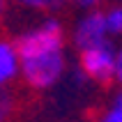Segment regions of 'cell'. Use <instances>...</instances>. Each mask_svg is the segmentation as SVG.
Returning <instances> with one entry per match:
<instances>
[{"label":"cell","instance_id":"1","mask_svg":"<svg viewBox=\"0 0 122 122\" xmlns=\"http://www.w3.org/2000/svg\"><path fill=\"white\" fill-rule=\"evenodd\" d=\"M21 78L32 90H51L67 74L65 28L55 14H48L16 39Z\"/></svg>","mask_w":122,"mask_h":122},{"label":"cell","instance_id":"2","mask_svg":"<svg viewBox=\"0 0 122 122\" xmlns=\"http://www.w3.org/2000/svg\"><path fill=\"white\" fill-rule=\"evenodd\" d=\"M113 60H115V46L111 41H104V44H97V46L81 51L78 69L90 81L108 83L113 81Z\"/></svg>","mask_w":122,"mask_h":122},{"label":"cell","instance_id":"3","mask_svg":"<svg viewBox=\"0 0 122 122\" xmlns=\"http://www.w3.org/2000/svg\"><path fill=\"white\" fill-rule=\"evenodd\" d=\"M104 41H108V30H106L104 12L99 7L97 9H85L76 19L74 28H71V44L78 51H85V48L104 44Z\"/></svg>","mask_w":122,"mask_h":122},{"label":"cell","instance_id":"4","mask_svg":"<svg viewBox=\"0 0 122 122\" xmlns=\"http://www.w3.org/2000/svg\"><path fill=\"white\" fill-rule=\"evenodd\" d=\"M19 76H21V65H19L16 41L0 39V90L12 85Z\"/></svg>","mask_w":122,"mask_h":122},{"label":"cell","instance_id":"5","mask_svg":"<svg viewBox=\"0 0 122 122\" xmlns=\"http://www.w3.org/2000/svg\"><path fill=\"white\" fill-rule=\"evenodd\" d=\"M104 21H106L108 37H122V2L111 5L104 12Z\"/></svg>","mask_w":122,"mask_h":122},{"label":"cell","instance_id":"6","mask_svg":"<svg viewBox=\"0 0 122 122\" xmlns=\"http://www.w3.org/2000/svg\"><path fill=\"white\" fill-rule=\"evenodd\" d=\"M12 2L28 12H58L65 0H12Z\"/></svg>","mask_w":122,"mask_h":122},{"label":"cell","instance_id":"7","mask_svg":"<svg viewBox=\"0 0 122 122\" xmlns=\"http://www.w3.org/2000/svg\"><path fill=\"white\" fill-rule=\"evenodd\" d=\"M97 122H122V111L111 106V108H106L102 115L97 117Z\"/></svg>","mask_w":122,"mask_h":122},{"label":"cell","instance_id":"8","mask_svg":"<svg viewBox=\"0 0 122 122\" xmlns=\"http://www.w3.org/2000/svg\"><path fill=\"white\" fill-rule=\"evenodd\" d=\"M113 81L122 85V46L115 48V60H113Z\"/></svg>","mask_w":122,"mask_h":122},{"label":"cell","instance_id":"9","mask_svg":"<svg viewBox=\"0 0 122 122\" xmlns=\"http://www.w3.org/2000/svg\"><path fill=\"white\" fill-rule=\"evenodd\" d=\"M65 2H69V5H74V7H78V9L85 12V9H97L104 0H65Z\"/></svg>","mask_w":122,"mask_h":122},{"label":"cell","instance_id":"10","mask_svg":"<svg viewBox=\"0 0 122 122\" xmlns=\"http://www.w3.org/2000/svg\"><path fill=\"white\" fill-rule=\"evenodd\" d=\"M7 111H9V104H7V99H5V97L0 95V122H5Z\"/></svg>","mask_w":122,"mask_h":122},{"label":"cell","instance_id":"11","mask_svg":"<svg viewBox=\"0 0 122 122\" xmlns=\"http://www.w3.org/2000/svg\"><path fill=\"white\" fill-rule=\"evenodd\" d=\"M113 108H117V111H122V88L117 90L115 95H113Z\"/></svg>","mask_w":122,"mask_h":122},{"label":"cell","instance_id":"12","mask_svg":"<svg viewBox=\"0 0 122 122\" xmlns=\"http://www.w3.org/2000/svg\"><path fill=\"white\" fill-rule=\"evenodd\" d=\"M5 2L7 0H0V12H5Z\"/></svg>","mask_w":122,"mask_h":122},{"label":"cell","instance_id":"13","mask_svg":"<svg viewBox=\"0 0 122 122\" xmlns=\"http://www.w3.org/2000/svg\"><path fill=\"white\" fill-rule=\"evenodd\" d=\"M0 19H2V12H0Z\"/></svg>","mask_w":122,"mask_h":122},{"label":"cell","instance_id":"14","mask_svg":"<svg viewBox=\"0 0 122 122\" xmlns=\"http://www.w3.org/2000/svg\"><path fill=\"white\" fill-rule=\"evenodd\" d=\"M120 2H122V0H120Z\"/></svg>","mask_w":122,"mask_h":122}]
</instances>
